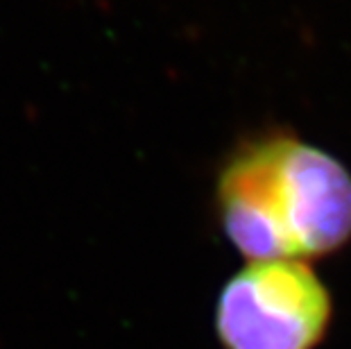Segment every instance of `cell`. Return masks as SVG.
I'll use <instances>...</instances> for the list:
<instances>
[{"instance_id": "obj_2", "label": "cell", "mask_w": 351, "mask_h": 349, "mask_svg": "<svg viewBox=\"0 0 351 349\" xmlns=\"http://www.w3.org/2000/svg\"><path fill=\"white\" fill-rule=\"evenodd\" d=\"M331 313V295L304 261L263 258L222 288L215 331L225 349H315Z\"/></svg>"}, {"instance_id": "obj_1", "label": "cell", "mask_w": 351, "mask_h": 349, "mask_svg": "<svg viewBox=\"0 0 351 349\" xmlns=\"http://www.w3.org/2000/svg\"><path fill=\"white\" fill-rule=\"evenodd\" d=\"M222 227L252 261L308 258L351 239V173L286 134L241 147L218 180Z\"/></svg>"}]
</instances>
